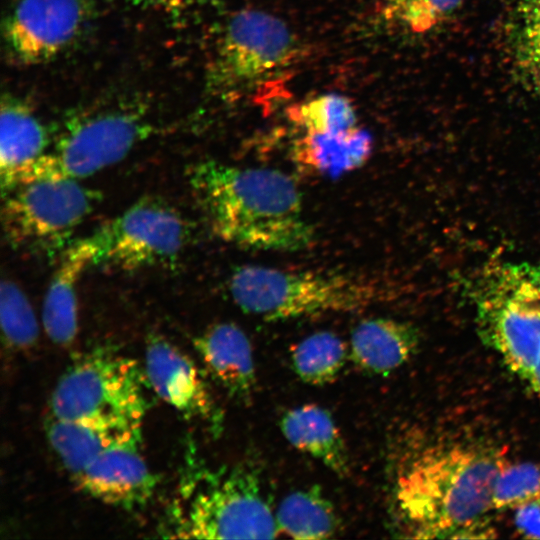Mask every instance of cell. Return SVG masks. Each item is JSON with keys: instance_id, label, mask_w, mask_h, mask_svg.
Instances as JSON below:
<instances>
[{"instance_id": "13", "label": "cell", "mask_w": 540, "mask_h": 540, "mask_svg": "<svg viewBox=\"0 0 540 540\" xmlns=\"http://www.w3.org/2000/svg\"><path fill=\"white\" fill-rule=\"evenodd\" d=\"M139 444L112 447L74 477L79 487L104 503L125 509L146 504L158 478L138 450Z\"/></svg>"}, {"instance_id": "6", "label": "cell", "mask_w": 540, "mask_h": 540, "mask_svg": "<svg viewBox=\"0 0 540 540\" xmlns=\"http://www.w3.org/2000/svg\"><path fill=\"white\" fill-rule=\"evenodd\" d=\"M147 379L131 358L105 348L81 355L58 380L52 418L142 426Z\"/></svg>"}, {"instance_id": "2", "label": "cell", "mask_w": 540, "mask_h": 540, "mask_svg": "<svg viewBox=\"0 0 540 540\" xmlns=\"http://www.w3.org/2000/svg\"><path fill=\"white\" fill-rule=\"evenodd\" d=\"M189 181L212 231L241 247L298 251L312 244L300 192L285 173L204 161Z\"/></svg>"}, {"instance_id": "18", "label": "cell", "mask_w": 540, "mask_h": 540, "mask_svg": "<svg viewBox=\"0 0 540 540\" xmlns=\"http://www.w3.org/2000/svg\"><path fill=\"white\" fill-rule=\"evenodd\" d=\"M50 147L49 133L26 103L12 96L2 100L0 116V172L3 193L15 175Z\"/></svg>"}, {"instance_id": "23", "label": "cell", "mask_w": 540, "mask_h": 540, "mask_svg": "<svg viewBox=\"0 0 540 540\" xmlns=\"http://www.w3.org/2000/svg\"><path fill=\"white\" fill-rule=\"evenodd\" d=\"M512 56L522 84L540 96V0H522L515 13Z\"/></svg>"}, {"instance_id": "29", "label": "cell", "mask_w": 540, "mask_h": 540, "mask_svg": "<svg viewBox=\"0 0 540 540\" xmlns=\"http://www.w3.org/2000/svg\"><path fill=\"white\" fill-rule=\"evenodd\" d=\"M137 4H142L155 11L163 13L172 18H178L184 12L186 0H134Z\"/></svg>"}, {"instance_id": "1", "label": "cell", "mask_w": 540, "mask_h": 540, "mask_svg": "<svg viewBox=\"0 0 540 540\" xmlns=\"http://www.w3.org/2000/svg\"><path fill=\"white\" fill-rule=\"evenodd\" d=\"M507 459L498 448L451 443L427 448L398 479L400 513L414 538L489 537L496 477Z\"/></svg>"}, {"instance_id": "22", "label": "cell", "mask_w": 540, "mask_h": 540, "mask_svg": "<svg viewBox=\"0 0 540 540\" xmlns=\"http://www.w3.org/2000/svg\"><path fill=\"white\" fill-rule=\"evenodd\" d=\"M349 356L347 344L335 333L319 331L298 342L291 351L297 376L305 383L322 386L333 382Z\"/></svg>"}, {"instance_id": "10", "label": "cell", "mask_w": 540, "mask_h": 540, "mask_svg": "<svg viewBox=\"0 0 540 540\" xmlns=\"http://www.w3.org/2000/svg\"><path fill=\"white\" fill-rule=\"evenodd\" d=\"M91 237L97 248L94 265L133 270L176 259L184 249L188 227L174 207L146 197Z\"/></svg>"}, {"instance_id": "4", "label": "cell", "mask_w": 540, "mask_h": 540, "mask_svg": "<svg viewBox=\"0 0 540 540\" xmlns=\"http://www.w3.org/2000/svg\"><path fill=\"white\" fill-rule=\"evenodd\" d=\"M480 336L540 401V267L493 261L474 279Z\"/></svg>"}, {"instance_id": "16", "label": "cell", "mask_w": 540, "mask_h": 540, "mask_svg": "<svg viewBox=\"0 0 540 540\" xmlns=\"http://www.w3.org/2000/svg\"><path fill=\"white\" fill-rule=\"evenodd\" d=\"M416 328L390 318L364 320L350 337L349 356L364 372L386 375L400 368L419 346Z\"/></svg>"}, {"instance_id": "20", "label": "cell", "mask_w": 540, "mask_h": 540, "mask_svg": "<svg viewBox=\"0 0 540 540\" xmlns=\"http://www.w3.org/2000/svg\"><path fill=\"white\" fill-rule=\"evenodd\" d=\"M372 147L370 134L359 127L341 133L303 132L293 144L292 157L308 172L338 177L365 164Z\"/></svg>"}, {"instance_id": "8", "label": "cell", "mask_w": 540, "mask_h": 540, "mask_svg": "<svg viewBox=\"0 0 540 540\" xmlns=\"http://www.w3.org/2000/svg\"><path fill=\"white\" fill-rule=\"evenodd\" d=\"M2 227L14 248L61 247L99 203L100 194L75 179H38L5 193ZM4 194V195H5Z\"/></svg>"}, {"instance_id": "21", "label": "cell", "mask_w": 540, "mask_h": 540, "mask_svg": "<svg viewBox=\"0 0 540 540\" xmlns=\"http://www.w3.org/2000/svg\"><path fill=\"white\" fill-rule=\"evenodd\" d=\"M275 519L280 533L302 540L330 538L339 526L333 504L318 486L285 496L275 511Z\"/></svg>"}, {"instance_id": "14", "label": "cell", "mask_w": 540, "mask_h": 540, "mask_svg": "<svg viewBox=\"0 0 540 540\" xmlns=\"http://www.w3.org/2000/svg\"><path fill=\"white\" fill-rule=\"evenodd\" d=\"M209 374L234 399L247 403L256 388L250 341L233 323L209 326L194 341Z\"/></svg>"}, {"instance_id": "9", "label": "cell", "mask_w": 540, "mask_h": 540, "mask_svg": "<svg viewBox=\"0 0 540 540\" xmlns=\"http://www.w3.org/2000/svg\"><path fill=\"white\" fill-rule=\"evenodd\" d=\"M296 38L279 18L245 9L231 16L217 44L210 85L224 95L239 94L290 65Z\"/></svg>"}, {"instance_id": "7", "label": "cell", "mask_w": 540, "mask_h": 540, "mask_svg": "<svg viewBox=\"0 0 540 540\" xmlns=\"http://www.w3.org/2000/svg\"><path fill=\"white\" fill-rule=\"evenodd\" d=\"M151 131L144 112L130 106L76 117L45 154L15 175L9 190L38 179L79 180L93 175L121 161Z\"/></svg>"}, {"instance_id": "11", "label": "cell", "mask_w": 540, "mask_h": 540, "mask_svg": "<svg viewBox=\"0 0 540 540\" xmlns=\"http://www.w3.org/2000/svg\"><path fill=\"white\" fill-rule=\"evenodd\" d=\"M94 11V0H14L2 23L8 57L23 65L56 58L80 38Z\"/></svg>"}, {"instance_id": "12", "label": "cell", "mask_w": 540, "mask_h": 540, "mask_svg": "<svg viewBox=\"0 0 540 540\" xmlns=\"http://www.w3.org/2000/svg\"><path fill=\"white\" fill-rule=\"evenodd\" d=\"M145 376L156 394L185 418L217 431L221 412L193 361L162 337H152L145 351Z\"/></svg>"}, {"instance_id": "30", "label": "cell", "mask_w": 540, "mask_h": 540, "mask_svg": "<svg viewBox=\"0 0 540 540\" xmlns=\"http://www.w3.org/2000/svg\"><path fill=\"white\" fill-rule=\"evenodd\" d=\"M216 0H186L187 4L208 5L214 3Z\"/></svg>"}, {"instance_id": "25", "label": "cell", "mask_w": 540, "mask_h": 540, "mask_svg": "<svg viewBox=\"0 0 540 540\" xmlns=\"http://www.w3.org/2000/svg\"><path fill=\"white\" fill-rule=\"evenodd\" d=\"M0 318L9 345L25 349L35 344L39 325L33 307L23 290L9 279L1 282Z\"/></svg>"}, {"instance_id": "17", "label": "cell", "mask_w": 540, "mask_h": 540, "mask_svg": "<svg viewBox=\"0 0 540 540\" xmlns=\"http://www.w3.org/2000/svg\"><path fill=\"white\" fill-rule=\"evenodd\" d=\"M141 427L52 418L47 436L62 464L75 476L112 447L140 444Z\"/></svg>"}, {"instance_id": "26", "label": "cell", "mask_w": 540, "mask_h": 540, "mask_svg": "<svg viewBox=\"0 0 540 540\" xmlns=\"http://www.w3.org/2000/svg\"><path fill=\"white\" fill-rule=\"evenodd\" d=\"M540 498V462L510 463L501 467L493 489V509L515 508Z\"/></svg>"}, {"instance_id": "3", "label": "cell", "mask_w": 540, "mask_h": 540, "mask_svg": "<svg viewBox=\"0 0 540 540\" xmlns=\"http://www.w3.org/2000/svg\"><path fill=\"white\" fill-rule=\"evenodd\" d=\"M190 459L169 508L165 533L197 539H266L279 531L255 468L210 471Z\"/></svg>"}, {"instance_id": "28", "label": "cell", "mask_w": 540, "mask_h": 540, "mask_svg": "<svg viewBox=\"0 0 540 540\" xmlns=\"http://www.w3.org/2000/svg\"><path fill=\"white\" fill-rule=\"evenodd\" d=\"M514 525L524 537L540 539V498L514 508Z\"/></svg>"}, {"instance_id": "27", "label": "cell", "mask_w": 540, "mask_h": 540, "mask_svg": "<svg viewBox=\"0 0 540 540\" xmlns=\"http://www.w3.org/2000/svg\"><path fill=\"white\" fill-rule=\"evenodd\" d=\"M389 12L415 32H424L451 14L463 0H385Z\"/></svg>"}, {"instance_id": "24", "label": "cell", "mask_w": 540, "mask_h": 540, "mask_svg": "<svg viewBox=\"0 0 540 540\" xmlns=\"http://www.w3.org/2000/svg\"><path fill=\"white\" fill-rule=\"evenodd\" d=\"M288 118L303 132L310 133H341L358 127L352 103L333 93L290 107Z\"/></svg>"}, {"instance_id": "15", "label": "cell", "mask_w": 540, "mask_h": 540, "mask_svg": "<svg viewBox=\"0 0 540 540\" xmlns=\"http://www.w3.org/2000/svg\"><path fill=\"white\" fill-rule=\"evenodd\" d=\"M97 248L91 235L68 246L52 275L42 306V326L57 345H69L78 331L77 283L94 265Z\"/></svg>"}, {"instance_id": "5", "label": "cell", "mask_w": 540, "mask_h": 540, "mask_svg": "<svg viewBox=\"0 0 540 540\" xmlns=\"http://www.w3.org/2000/svg\"><path fill=\"white\" fill-rule=\"evenodd\" d=\"M229 291L241 310L269 321L355 311L383 300L386 293L371 278L258 265L237 268Z\"/></svg>"}, {"instance_id": "19", "label": "cell", "mask_w": 540, "mask_h": 540, "mask_svg": "<svg viewBox=\"0 0 540 540\" xmlns=\"http://www.w3.org/2000/svg\"><path fill=\"white\" fill-rule=\"evenodd\" d=\"M280 428L286 440L339 476L349 473V457L342 435L332 417L323 407L304 404L288 410L281 418Z\"/></svg>"}]
</instances>
